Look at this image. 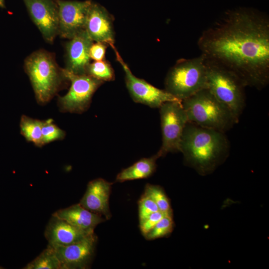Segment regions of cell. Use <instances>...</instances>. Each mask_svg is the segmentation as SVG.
<instances>
[{
	"mask_svg": "<svg viewBox=\"0 0 269 269\" xmlns=\"http://www.w3.org/2000/svg\"><path fill=\"white\" fill-rule=\"evenodd\" d=\"M112 183L99 178L90 181L86 192L79 203L87 210L110 219L111 213L109 200Z\"/></svg>",
	"mask_w": 269,
	"mask_h": 269,
	"instance_id": "15",
	"label": "cell"
},
{
	"mask_svg": "<svg viewBox=\"0 0 269 269\" xmlns=\"http://www.w3.org/2000/svg\"><path fill=\"white\" fill-rule=\"evenodd\" d=\"M159 157L156 153L151 157L140 159L131 166L123 169L117 175L116 181L123 182L149 177L155 171L156 161Z\"/></svg>",
	"mask_w": 269,
	"mask_h": 269,
	"instance_id": "18",
	"label": "cell"
},
{
	"mask_svg": "<svg viewBox=\"0 0 269 269\" xmlns=\"http://www.w3.org/2000/svg\"><path fill=\"white\" fill-rule=\"evenodd\" d=\"M108 45L105 43L99 42L93 43L90 49V57L94 61L104 60L106 49Z\"/></svg>",
	"mask_w": 269,
	"mask_h": 269,
	"instance_id": "27",
	"label": "cell"
},
{
	"mask_svg": "<svg viewBox=\"0 0 269 269\" xmlns=\"http://www.w3.org/2000/svg\"><path fill=\"white\" fill-rule=\"evenodd\" d=\"M63 70L71 85L68 92L58 98V107L62 112L82 114L89 108L94 94L104 82L87 74Z\"/></svg>",
	"mask_w": 269,
	"mask_h": 269,
	"instance_id": "8",
	"label": "cell"
},
{
	"mask_svg": "<svg viewBox=\"0 0 269 269\" xmlns=\"http://www.w3.org/2000/svg\"><path fill=\"white\" fill-rule=\"evenodd\" d=\"M23 269H61V268L54 249L48 245L46 249Z\"/></svg>",
	"mask_w": 269,
	"mask_h": 269,
	"instance_id": "20",
	"label": "cell"
},
{
	"mask_svg": "<svg viewBox=\"0 0 269 269\" xmlns=\"http://www.w3.org/2000/svg\"><path fill=\"white\" fill-rule=\"evenodd\" d=\"M158 211L159 209L155 202L149 197L143 194L138 202L139 222Z\"/></svg>",
	"mask_w": 269,
	"mask_h": 269,
	"instance_id": "25",
	"label": "cell"
},
{
	"mask_svg": "<svg viewBox=\"0 0 269 269\" xmlns=\"http://www.w3.org/2000/svg\"><path fill=\"white\" fill-rule=\"evenodd\" d=\"M2 269V268H1V267H0V269Z\"/></svg>",
	"mask_w": 269,
	"mask_h": 269,
	"instance_id": "29",
	"label": "cell"
},
{
	"mask_svg": "<svg viewBox=\"0 0 269 269\" xmlns=\"http://www.w3.org/2000/svg\"><path fill=\"white\" fill-rule=\"evenodd\" d=\"M42 121L22 115L20 121L21 134L28 141L38 147L43 146L42 135Z\"/></svg>",
	"mask_w": 269,
	"mask_h": 269,
	"instance_id": "19",
	"label": "cell"
},
{
	"mask_svg": "<svg viewBox=\"0 0 269 269\" xmlns=\"http://www.w3.org/2000/svg\"><path fill=\"white\" fill-rule=\"evenodd\" d=\"M201 54L234 73L246 86L269 82V19L249 8L227 11L199 36Z\"/></svg>",
	"mask_w": 269,
	"mask_h": 269,
	"instance_id": "1",
	"label": "cell"
},
{
	"mask_svg": "<svg viewBox=\"0 0 269 269\" xmlns=\"http://www.w3.org/2000/svg\"><path fill=\"white\" fill-rule=\"evenodd\" d=\"M0 7H1V8L5 7L4 0H0Z\"/></svg>",
	"mask_w": 269,
	"mask_h": 269,
	"instance_id": "28",
	"label": "cell"
},
{
	"mask_svg": "<svg viewBox=\"0 0 269 269\" xmlns=\"http://www.w3.org/2000/svg\"><path fill=\"white\" fill-rule=\"evenodd\" d=\"M164 90L181 101L207 88L205 58L178 59L168 71Z\"/></svg>",
	"mask_w": 269,
	"mask_h": 269,
	"instance_id": "6",
	"label": "cell"
},
{
	"mask_svg": "<svg viewBox=\"0 0 269 269\" xmlns=\"http://www.w3.org/2000/svg\"><path fill=\"white\" fill-rule=\"evenodd\" d=\"M42 135L43 145L53 141L61 140L66 135L65 131L59 128L52 119L42 121Z\"/></svg>",
	"mask_w": 269,
	"mask_h": 269,
	"instance_id": "24",
	"label": "cell"
},
{
	"mask_svg": "<svg viewBox=\"0 0 269 269\" xmlns=\"http://www.w3.org/2000/svg\"><path fill=\"white\" fill-rule=\"evenodd\" d=\"M58 7V34L70 39L85 30L91 0H56Z\"/></svg>",
	"mask_w": 269,
	"mask_h": 269,
	"instance_id": "11",
	"label": "cell"
},
{
	"mask_svg": "<svg viewBox=\"0 0 269 269\" xmlns=\"http://www.w3.org/2000/svg\"><path fill=\"white\" fill-rule=\"evenodd\" d=\"M93 41L84 30L65 44V68L66 71L78 75L86 74L90 64L89 54Z\"/></svg>",
	"mask_w": 269,
	"mask_h": 269,
	"instance_id": "14",
	"label": "cell"
},
{
	"mask_svg": "<svg viewBox=\"0 0 269 269\" xmlns=\"http://www.w3.org/2000/svg\"><path fill=\"white\" fill-rule=\"evenodd\" d=\"M174 227L173 215H165L144 236L148 240L166 237L172 232Z\"/></svg>",
	"mask_w": 269,
	"mask_h": 269,
	"instance_id": "23",
	"label": "cell"
},
{
	"mask_svg": "<svg viewBox=\"0 0 269 269\" xmlns=\"http://www.w3.org/2000/svg\"><path fill=\"white\" fill-rule=\"evenodd\" d=\"M97 239L93 233L70 245L51 246L54 250L61 269H85L89 267L92 260Z\"/></svg>",
	"mask_w": 269,
	"mask_h": 269,
	"instance_id": "10",
	"label": "cell"
},
{
	"mask_svg": "<svg viewBox=\"0 0 269 269\" xmlns=\"http://www.w3.org/2000/svg\"><path fill=\"white\" fill-rule=\"evenodd\" d=\"M205 64L207 88L227 107L238 123L246 106V85L234 73L219 64L206 58Z\"/></svg>",
	"mask_w": 269,
	"mask_h": 269,
	"instance_id": "5",
	"label": "cell"
},
{
	"mask_svg": "<svg viewBox=\"0 0 269 269\" xmlns=\"http://www.w3.org/2000/svg\"><path fill=\"white\" fill-rule=\"evenodd\" d=\"M230 142L225 133L188 122L179 144L186 164L200 175L212 173L227 158Z\"/></svg>",
	"mask_w": 269,
	"mask_h": 269,
	"instance_id": "2",
	"label": "cell"
},
{
	"mask_svg": "<svg viewBox=\"0 0 269 269\" xmlns=\"http://www.w3.org/2000/svg\"><path fill=\"white\" fill-rule=\"evenodd\" d=\"M92 233L52 215L46 227L44 236L50 246H66L76 243Z\"/></svg>",
	"mask_w": 269,
	"mask_h": 269,
	"instance_id": "16",
	"label": "cell"
},
{
	"mask_svg": "<svg viewBox=\"0 0 269 269\" xmlns=\"http://www.w3.org/2000/svg\"><path fill=\"white\" fill-rule=\"evenodd\" d=\"M144 194L149 197L155 202L159 211L165 215H173L170 201L160 186L146 184Z\"/></svg>",
	"mask_w": 269,
	"mask_h": 269,
	"instance_id": "21",
	"label": "cell"
},
{
	"mask_svg": "<svg viewBox=\"0 0 269 269\" xmlns=\"http://www.w3.org/2000/svg\"><path fill=\"white\" fill-rule=\"evenodd\" d=\"M29 15L43 38L52 43L58 34L59 14L56 0H23Z\"/></svg>",
	"mask_w": 269,
	"mask_h": 269,
	"instance_id": "12",
	"label": "cell"
},
{
	"mask_svg": "<svg viewBox=\"0 0 269 269\" xmlns=\"http://www.w3.org/2000/svg\"><path fill=\"white\" fill-rule=\"evenodd\" d=\"M86 74L103 82L112 81L115 78L114 70L111 64L104 60L90 63Z\"/></svg>",
	"mask_w": 269,
	"mask_h": 269,
	"instance_id": "22",
	"label": "cell"
},
{
	"mask_svg": "<svg viewBox=\"0 0 269 269\" xmlns=\"http://www.w3.org/2000/svg\"><path fill=\"white\" fill-rule=\"evenodd\" d=\"M159 109L162 145L157 153L159 157L179 151L182 134L188 120L181 101H168Z\"/></svg>",
	"mask_w": 269,
	"mask_h": 269,
	"instance_id": "7",
	"label": "cell"
},
{
	"mask_svg": "<svg viewBox=\"0 0 269 269\" xmlns=\"http://www.w3.org/2000/svg\"><path fill=\"white\" fill-rule=\"evenodd\" d=\"M188 122L225 133L237 124L230 111L207 89L181 101Z\"/></svg>",
	"mask_w": 269,
	"mask_h": 269,
	"instance_id": "4",
	"label": "cell"
},
{
	"mask_svg": "<svg viewBox=\"0 0 269 269\" xmlns=\"http://www.w3.org/2000/svg\"><path fill=\"white\" fill-rule=\"evenodd\" d=\"M25 71L30 80L35 98L41 105L48 103L69 81L57 64L53 54L36 50L25 59Z\"/></svg>",
	"mask_w": 269,
	"mask_h": 269,
	"instance_id": "3",
	"label": "cell"
},
{
	"mask_svg": "<svg viewBox=\"0 0 269 269\" xmlns=\"http://www.w3.org/2000/svg\"><path fill=\"white\" fill-rule=\"evenodd\" d=\"M113 49L117 61L124 71L126 87L134 102L152 108H159L166 102L181 101L165 90L158 89L143 79L134 76L116 47Z\"/></svg>",
	"mask_w": 269,
	"mask_h": 269,
	"instance_id": "9",
	"label": "cell"
},
{
	"mask_svg": "<svg viewBox=\"0 0 269 269\" xmlns=\"http://www.w3.org/2000/svg\"><path fill=\"white\" fill-rule=\"evenodd\" d=\"M165 215L160 211L154 212L143 220L139 222L140 231L144 236Z\"/></svg>",
	"mask_w": 269,
	"mask_h": 269,
	"instance_id": "26",
	"label": "cell"
},
{
	"mask_svg": "<svg viewBox=\"0 0 269 269\" xmlns=\"http://www.w3.org/2000/svg\"><path fill=\"white\" fill-rule=\"evenodd\" d=\"M114 17L100 4L92 1L89 6L85 30L93 42H102L115 47Z\"/></svg>",
	"mask_w": 269,
	"mask_h": 269,
	"instance_id": "13",
	"label": "cell"
},
{
	"mask_svg": "<svg viewBox=\"0 0 269 269\" xmlns=\"http://www.w3.org/2000/svg\"><path fill=\"white\" fill-rule=\"evenodd\" d=\"M52 215L89 233H94L96 226L105 220L102 216L87 210L79 203L59 209Z\"/></svg>",
	"mask_w": 269,
	"mask_h": 269,
	"instance_id": "17",
	"label": "cell"
}]
</instances>
